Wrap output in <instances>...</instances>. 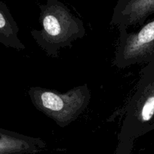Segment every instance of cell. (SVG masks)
<instances>
[{"label":"cell","instance_id":"cell-1","mask_svg":"<svg viewBox=\"0 0 154 154\" xmlns=\"http://www.w3.org/2000/svg\"><path fill=\"white\" fill-rule=\"evenodd\" d=\"M39 9L41 28L32 29L30 34L49 57L57 58L60 49L72 48L74 42L86 34L83 21L59 0H46Z\"/></svg>","mask_w":154,"mask_h":154},{"label":"cell","instance_id":"cell-2","mask_svg":"<svg viewBox=\"0 0 154 154\" xmlns=\"http://www.w3.org/2000/svg\"><path fill=\"white\" fill-rule=\"evenodd\" d=\"M143 65L134 92L122 108L119 148L131 147L135 139L154 131V59Z\"/></svg>","mask_w":154,"mask_h":154},{"label":"cell","instance_id":"cell-3","mask_svg":"<svg viewBox=\"0 0 154 154\" xmlns=\"http://www.w3.org/2000/svg\"><path fill=\"white\" fill-rule=\"evenodd\" d=\"M28 95L35 109L60 128H65L76 120L88 107L91 98L88 84L75 86L66 92L30 87Z\"/></svg>","mask_w":154,"mask_h":154},{"label":"cell","instance_id":"cell-4","mask_svg":"<svg viewBox=\"0 0 154 154\" xmlns=\"http://www.w3.org/2000/svg\"><path fill=\"white\" fill-rule=\"evenodd\" d=\"M119 38L112 64L125 69L136 64H145L154 59V17L136 29L128 31L118 26Z\"/></svg>","mask_w":154,"mask_h":154},{"label":"cell","instance_id":"cell-5","mask_svg":"<svg viewBox=\"0 0 154 154\" xmlns=\"http://www.w3.org/2000/svg\"><path fill=\"white\" fill-rule=\"evenodd\" d=\"M154 14V0H117L109 24L140 26Z\"/></svg>","mask_w":154,"mask_h":154},{"label":"cell","instance_id":"cell-6","mask_svg":"<svg viewBox=\"0 0 154 154\" xmlns=\"http://www.w3.org/2000/svg\"><path fill=\"white\" fill-rule=\"evenodd\" d=\"M45 146L41 138L0 128V154H33L40 152Z\"/></svg>","mask_w":154,"mask_h":154},{"label":"cell","instance_id":"cell-7","mask_svg":"<svg viewBox=\"0 0 154 154\" xmlns=\"http://www.w3.org/2000/svg\"><path fill=\"white\" fill-rule=\"evenodd\" d=\"M0 44L15 50H24L25 45L19 38V27L9 8L0 1Z\"/></svg>","mask_w":154,"mask_h":154}]
</instances>
